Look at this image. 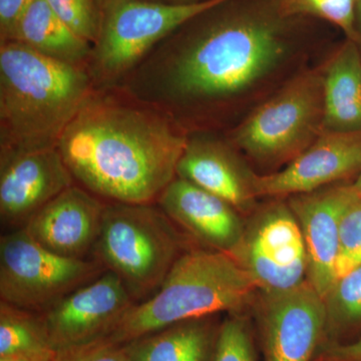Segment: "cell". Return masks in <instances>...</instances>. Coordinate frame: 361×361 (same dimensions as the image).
<instances>
[{"label": "cell", "mask_w": 361, "mask_h": 361, "mask_svg": "<svg viewBox=\"0 0 361 361\" xmlns=\"http://www.w3.org/2000/svg\"><path fill=\"white\" fill-rule=\"evenodd\" d=\"M281 0H224L178 27L121 87L167 111L188 132L270 71L285 52Z\"/></svg>", "instance_id": "cell-1"}, {"label": "cell", "mask_w": 361, "mask_h": 361, "mask_svg": "<svg viewBox=\"0 0 361 361\" xmlns=\"http://www.w3.org/2000/svg\"><path fill=\"white\" fill-rule=\"evenodd\" d=\"M189 132L121 85L92 89L58 144L75 183L106 202L155 204Z\"/></svg>", "instance_id": "cell-2"}, {"label": "cell", "mask_w": 361, "mask_h": 361, "mask_svg": "<svg viewBox=\"0 0 361 361\" xmlns=\"http://www.w3.org/2000/svg\"><path fill=\"white\" fill-rule=\"evenodd\" d=\"M94 89L87 66L49 58L27 45L0 44V153L58 148Z\"/></svg>", "instance_id": "cell-3"}, {"label": "cell", "mask_w": 361, "mask_h": 361, "mask_svg": "<svg viewBox=\"0 0 361 361\" xmlns=\"http://www.w3.org/2000/svg\"><path fill=\"white\" fill-rule=\"evenodd\" d=\"M256 291L250 277L229 254L187 249L160 288L135 303L104 341L128 343L184 320L241 313Z\"/></svg>", "instance_id": "cell-4"}, {"label": "cell", "mask_w": 361, "mask_h": 361, "mask_svg": "<svg viewBox=\"0 0 361 361\" xmlns=\"http://www.w3.org/2000/svg\"><path fill=\"white\" fill-rule=\"evenodd\" d=\"M157 204L106 202L92 258L122 280L135 303L153 295L186 251Z\"/></svg>", "instance_id": "cell-5"}, {"label": "cell", "mask_w": 361, "mask_h": 361, "mask_svg": "<svg viewBox=\"0 0 361 361\" xmlns=\"http://www.w3.org/2000/svg\"><path fill=\"white\" fill-rule=\"evenodd\" d=\"M222 1L173 4L152 0H109L87 66L94 89L122 84L161 40L197 14Z\"/></svg>", "instance_id": "cell-6"}, {"label": "cell", "mask_w": 361, "mask_h": 361, "mask_svg": "<svg viewBox=\"0 0 361 361\" xmlns=\"http://www.w3.org/2000/svg\"><path fill=\"white\" fill-rule=\"evenodd\" d=\"M104 271L96 259L52 253L23 228L0 238V301L21 310L44 312Z\"/></svg>", "instance_id": "cell-7"}, {"label": "cell", "mask_w": 361, "mask_h": 361, "mask_svg": "<svg viewBox=\"0 0 361 361\" xmlns=\"http://www.w3.org/2000/svg\"><path fill=\"white\" fill-rule=\"evenodd\" d=\"M323 78L310 73L287 85L235 130L233 140L249 155L275 161L294 155L322 126Z\"/></svg>", "instance_id": "cell-8"}, {"label": "cell", "mask_w": 361, "mask_h": 361, "mask_svg": "<svg viewBox=\"0 0 361 361\" xmlns=\"http://www.w3.org/2000/svg\"><path fill=\"white\" fill-rule=\"evenodd\" d=\"M229 255L261 294L291 290L307 281L302 233L290 207L283 204L269 206L252 218Z\"/></svg>", "instance_id": "cell-9"}, {"label": "cell", "mask_w": 361, "mask_h": 361, "mask_svg": "<svg viewBox=\"0 0 361 361\" xmlns=\"http://www.w3.org/2000/svg\"><path fill=\"white\" fill-rule=\"evenodd\" d=\"M135 303L122 280L106 270L40 314L59 355L108 338Z\"/></svg>", "instance_id": "cell-10"}, {"label": "cell", "mask_w": 361, "mask_h": 361, "mask_svg": "<svg viewBox=\"0 0 361 361\" xmlns=\"http://www.w3.org/2000/svg\"><path fill=\"white\" fill-rule=\"evenodd\" d=\"M256 337L264 361H314L326 334L324 300L310 282L262 294Z\"/></svg>", "instance_id": "cell-11"}, {"label": "cell", "mask_w": 361, "mask_h": 361, "mask_svg": "<svg viewBox=\"0 0 361 361\" xmlns=\"http://www.w3.org/2000/svg\"><path fill=\"white\" fill-rule=\"evenodd\" d=\"M77 184L58 148L0 153V220L23 229L39 210Z\"/></svg>", "instance_id": "cell-12"}, {"label": "cell", "mask_w": 361, "mask_h": 361, "mask_svg": "<svg viewBox=\"0 0 361 361\" xmlns=\"http://www.w3.org/2000/svg\"><path fill=\"white\" fill-rule=\"evenodd\" d=\"M360 169L361 130L323 132L284 170L266 176L252 174V190L256 198L310 193Z\"/></svg>", "instance_id": "cell-13"}, {"label": "cell", "mask_w": 361, "mask_h": 361, "mask_svg": "<svg viewBox=\"0 0 361 361\" xmlns=\"http://www.w3.org/2000/svg\"><path fill=\"white\" fill-rule=\"evenodd\" d=\"M357 196L353 184L341 185L294 195L289 203L307 251V281L322 298L336 280L342 216Z\"/></svg>", "instance_id": "cell-14"}, {"label": "cell", "mask_w": 361, "mask_h": 361, "mask_svg": "<svg viewBox=\"0 0 361 361\" xmlns=\"http://www.w3.org/2000/svg\"><path fill=\"white\" fill-rule=\"evenodd\" d=\"M106 203L75 184L35 214L23 229L52 253L90 258L101 231Z\"/></svg>", "instance_id": "cell-15"}, {"label": "cell", "mask_w": 361, "mask_h": 361, "mask_svg": "<svg viewBox=\"0 0 361 361\" xmlns=\"http://www.w3.org/2000/svg\"><path fill=\"white\" fill-rule=\"evenodd\" d=\"M156 204L175 225L211 250L230 254L243 236L245 222L235 207L182 178L176 177Z\"/></svg>", "instance_id": "cell-16"}, {"label": "cell", "mask_w": 361, "mask_h": 361, "mask_svg": "<svg viewBox=\"0 0 361 361\" xmlns=\"http://www.w3.org/2000/svg\"><path fill=\"white\" fill-rule=\"evenodd\" d=\"M252 174L224 142L205 133H189L178 163L177 177L193 183L244 212L256 198L252 190Z\"/></svg>", "instance_id": "cell-17"}, {"label": "cell", "mask_w": 361, "mask_h": 361, "mask_svg": "<svg viewBox=\"0 0 361 361\" xmlns=\"http://www.w3.org/2000/svg\"><path fill=\"white\" fill-rule=\"evenodd\" d=\"M221 324L215 315L193 318L128 343L134 361H214Z\"/></svg>", "instance_id": "cell-18"}, {"label": "cell", "mask_w": 361, "mask_h": 361, "mask_svg": "<svg viewBox=\"0 0 361 361\" xmlns=\"http://www.w3.org/2000/svg\"><path fill=\"white\" fill-rule=\"evenodd\" d=\"M323 132L361 130V58L355 40L337 52L323 78Z\"/></svg>", "instance_id": "cell-19"}, {"label": "cell", "mask_w": 361, "mask_h": 361, "mask_svg": "<svg viewBox=\"0 0 361 361\" xmlns=\"http://www.w3.org/2000/svg\"><path fill=\"white\" fill-rule=\"evenodd\" d=\"M70 65L87 66L92 44L63 23L44 0H33L21 16L13 39Z\"/></svg>", "instance_id": "cell-20"}, {"label": "cell", "mask_w": 361, "mask_h": 361, "mask_svg": "<svg viewBox=\"0 0 361 361\" xmlns=\"http://www.w3.org/2000/svg\"><path fill=\"white\" fill-rule=\"evenodd\" d=\"M42 314L0 301V358L54 361Z\"/></svg>", "instance_id": "cell-21"}, {"label": "cell", "mask_w": 361, "mask_h": 361, "mask_svg": "<svg viewBox=\"0 0 361 361\" xmlns=\"http://www.w3.org/2000/svg\"><path fill=\"white\" fill-rule=\"evenodd\" d=\"M323 300L326 334L322 346L361 336V265L337 278Z\"/></svg>", "instance_id": "cell-22"}, {"label": "cell", "mask_w": 361, "mask_h": 361, "mask_svg": "<svg viewBox=\"0 0 361 361\" xmlns=\"http://www.w3.org/2000/svg\"><path fill=\"white\" fill-rule=\"evenodd\" d=\"M287 18H316L341 28L350 40H357L356 0H281Z\"/></svg>", "instance_id": "cell-23"}, {"label": "cell", "mask_w": 361, "mask_h": 361, "mask_svg": "<svg viewBox=\"0 0 361 361\" xmlns=\"http://www.w3.org/2000/svg\"><path fill=\"white\" fill-rule=\"evenodd\" d=\"M258 342L253 327L240 313H232L221 324L214 361H258Z\"/></svg>", "instance_id": "cell-24"}, {"label": "cell", "mask_w": 361, "mask_h": 361, "mask_svg": "<svg viewBox=\"0 0 361 361\" xmlns=\"http://www.w3.org/2000/svg\"><path fill=\"white\" fill-rule=\"evenodd\" d=\"M71 30L94 44L99 37L103 9L96 0H44Z\"/></svg>", "instance_id": "cell-25"}, {"label": "cell", "mask_w": 361, "mask_h": 361, "mask_svg": "<svg viewBox=\"0 0 361 361\" xmlns=\"http://www.w3.org/2000/svg\"><path fill=\"white\" fill-rule=\"evenodd\" d=\"M361 265V195L344 211L341 224L336 279Z\"/></svg>", "instance_id": "cell-26"}, {"label": "cell", "mask_w": 361, "mask_h": 361, "mask_svg": "<svg viewBox=\"0 0 361 361\" xmlns=\"http://www.w3.org/2000/svg\"><path fill=\"white\" fill-rule=\"evenodd\" d=\"M54 361H134V357L130 343H111L103 341L59 353Z\"/></svg>", "instance_id": "cell-27"}, {"label": "cell", "mask_w": 361, "mask_h": 361, "mask_svg": "<svg viewBox=\"0 0 361 361\" xmlns=\"http://www.w3.org/2000/svg\"><path fill=\"white\" fill-rule=\"evenodd\" d=\"M33 0H0V44L13 39L21 16Z\"/></svg>", "instance_id": "cell-28"}, {"label": "cell", "mask_w": 361, "mask_h": 361, "mask_svg": "<svg viewBox=\"0 0 361 361\" xmlns=\"http://www.w3.org/2000/svg\"><path fill=\"white\" fill-rule=\"evenodd\" d=\"M314 361H361V336L344 343L322 346Z\"/></svg>", "instance_id": "cell-29"}, {"label": "cell", "mask_w": 361, "mask_h": 361, "mask_svg": "<svg viewBox=\"0 0 361 361\" xmlns=\"http://www.w3.org/2000/svg\"><path fill=\"white\" fill-rule=\"evenodd\" d=\"M356 18H357V32L361 37V0H356Z\"/></svg>", "instance_id": "cell-30"}, {"label": "cell", "mask_w": 361, "mask_h": 361, "mask_svg": "<svg viewBox=\"0 0 361 361\" xmlns=\"http://www.w3.org/2000/svg\"><path fill=\"white\" fill-rule=\"evenodd\" d=\"M204 1V0H167V4H191L197 2Z\"/></svg>", "instance_id": "cell-31"}, {"label": "cell", "mask_w": 361, "mask_h": 361, "mask_svg": "<svg viewBox=\"0 0 361 361\" xmlns=\"http://www.w3.org/2000/svg\"><path fill=\"white\" fill-rule=\"evenodd\" d=\"M353 186H355L356 191L361 195V169L360 172H358L357 179L353 183Z\"/></svg>", "instance_id": "cell-32"}, {"label": "cell", "mask_w": 361, "mask_h": 361, "mask_svg": "<svg viewBox=\"0 0 361 361\" xmlns=\"http://www.w3.org/2000/svg\"><path fill=\"white\" fill-rule=\"evenodd\" d=\"M0 361H28V360H21V358L2 357V358H0Z\"/></svg>", "instance_id": "cell-33"}, {"label": "cell", "mask_w": 361, "mask_h": 361, "mask_svg": "<svg viewBox=\"0 0 361 361\" xmlns=\"http://www.w3.org/2000/svg\"><path fill=\"white\" fill-rule=\"evenodd\" d=\"M97 2V4H99V6H101V8L103 9L104 6H106V2L109 1V0H96Z\"/></svg>", "instance_id": "cell-34"}, {"label": "cell", "mask_w": 361, "mask_h": 361, "mask_svg": "<svg viewBox=\"0 0 361 361\" xmlns=\"http://www.w3.org/2000/svg\"><path fill=\"white\" fill-rule=\"evenodd\" d=\"M152 1L167 2V0H152Z\"/></svg>", "instance_id": "cell-35"}]
</instances>
